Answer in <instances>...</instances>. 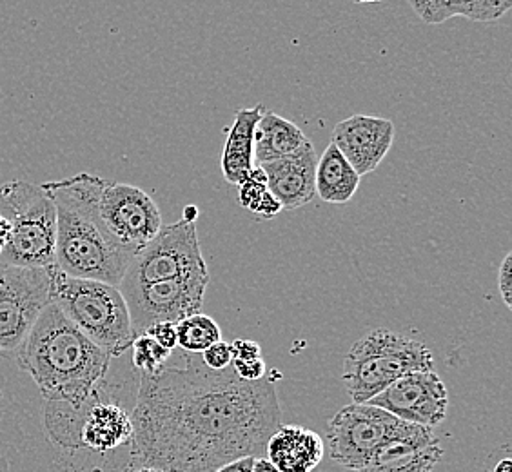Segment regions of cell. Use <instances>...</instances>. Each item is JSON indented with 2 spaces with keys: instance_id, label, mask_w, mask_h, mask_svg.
<instances>
[{
  "instance_id": "cell-15",
  "label": "cell",
  "mask_w": 512,
  "mask_h": 472,
  "mask_svg": "<svg viewBox=\"0 0 512 472\" xmlns=\"http://www.w3.org/2000/svg\"><path fill=\"white\" fill-rule=\"evenodd\" d=\"M444 456V447L433 429L418 427L378 447L360 472H433Z\"/></svg>"
},
{
  "instance_id": "cell-29",
  "label": "cell",
  "mask_w": 512,
  "mask_h": 472,
  "mask_svg": "<svg viewBox=\"0 0 512 472\" xmlns=\"http://www.w3.org/2000/svg\"><path fill=\"white\" fill-rule=\"evenodd\" d=\"M498 289L505 305L512 309V253L503 256L502 266L498 269Z\"/></svg>"
},
{
  "instance_id": "cell-1",
  "label": "cell",
  "mask_w": 512,
  "mask_h": 472,
  "mask_svg": "<svg viewBox=\"0 0 512 472\" xmlns=\"http://www.w3.org/2000/svg\"><path fill=\"white\" fill-rule=\"evenodd\" d=\"M133 454L144 467L213 472L244 456L264 458L282 425L276 385L246 382L233 367L213 371L198 360L184 369L142 374L131 414Z\"/></svg>"
},
{
  "instance_id": "cell-33",
  "label": "cell",
  "mask_w": 512,
  "mask_h": 472,
  "mask_svg": "<svg viewBox=\"0 0 512 472\" xmlns=\"http://www.w3.org/2000/svg\"><path fill=\"white\" fill-rule=\"evenodd\" d=\"M0 472H11L10 462L2 453H0Z\"/></svg>"
},
{
  "instance_id": "cell-5",
  "label": "cell",
  "mask_w": 512,
  "mask_h": 472,
  "mask_svg": "<svg viewBox=\"0 0 512 472\" xmlns=\"http://www.w3.org/2000/svg\"><path fill=\"white\" fill-rule=\"evenodd\" d=\"M433 367V353L422 342L389 329H373L345 356V389L353 404H367L405 374Z\"/></svg>"
},
{
  "instance_id": "cell-31",
  "label": "cell",
  "mask_w": 512,
  "mask_h": 472,
  "mask_svg": "<svg viewBox=\"0 0 512 472\" xmlns=\"http://www.w3.org/2000/svg\"><path fill=\"white\" fill-rule=\"evenodd\" d=\"M253 472H280L276 469L273 463L267 460L266 456L264 458H256L255 467H253Z\"/></svg>"
},
{
  "instance_id": "cell-27",
  "label": "cell",
  "mask_w": 512,
  "mask_h": 472,
  "mask_svg": "<svg viewBox=\"0 0 512 472\" xmlns=\"http://www.w3.org/2000/svg\"><path fill=\"white\" fill-rule=\"evenodd\" d=\"M233 371L238 378L246 380V382H258L267 376V367L264 358L251 360V362H231Z\"/></svg>"
},
{
  "instance_id": "cell-26",
  "label": "cell",
  "mask_w": 512,
  "mask_h": 472,
  "mask_svg": "<svg viewBox=\"0 0 512 472\" xmlns=\"http://www.w3.org/2000/svg\"><path fill=\"white\" fill-rule=\"evenodd\" d=\"M144 335L151 336L155 342H158L171 353L178 345L177 324H171V322L151 325Z\"/></svg>"
},
{
  "instance_id": "cell-16",
  "label": "cell",
  "mask_w": 512,
  "mask_h": 472,
  "mask_svg": "<svg viewBox=\"0 0 512 472\" xmlns=\"http://www.w3.org/2000/svg\"><path fill=\"white\" fill-rule=\"evenodd\" d=\"M266 458L280 472H311L324 460V438L302 425H280L267 440Z\"/></svg>"
},
{
  "instance_id": "cell-22",
  "label": "cell",
  "mask_w": 512,
  "mask_h": 472,
  "mask_svg": "<svg viewBox=\"0 0 512 472\" xmlns=\"http://www.w3.org/2000/svg\"><path fill=\"white\" fill-rule=\"evenodd\" d=\"M238 202L244 209L262 218H275L284 211L269 191L266 175L260 168L251 169L244 182L238 184Z\"/></svg>"
},
{
  "instance_id": "cell-17",
  "label": "cell",
  "mask_w": 512,
  "mask_h": 472,
  "mask_svg": "<svg viewBox=\"0 0 512 472\" xmlns=\"http://www.w3.org/2000/svg\"><path fill=\"white\" fill-rule=\"evenodd\" d=\"M266 108L258 104L255 108H240L235 111V120L227 129L226 144L220 157V169L227 184L238 186L255 168L253 148L255 129Z\"/></svg>"
},
{
  "instance_id": "cell-24",
  "label": "cell",
  "mask_w": 512,
  "mask_h": 472,
  "mask_svg": "<svg viewBox=\"0 0 512 472\" xmlns=\"http://www.w3.org/2000/svg\"><path fill=\"white\" fill-rule=\"evenodd\" d=\"M169 356H171V351L164 349L148 335L135 336V340L131 344L133 365L140 371V374H157L160 369H164Z\"/></svg>"
},
{
  "instance_id": "cell-30",
  "label": "cell",
  "mask_w": 512,
  "mask_h": 472,
  "mask_svg": "<svg viewBox=\"0 0 512 472\" xmlns=\"http://www.w3.org/2000/svg\"><path fill=\"white\" fill-rule=\"evenodd\" d=\"M255 460L256 458L253 456H244V458H238L233 462L224 463L222 467H218L217 471L213 472H253Z\"/></svg>"
},
{
  "instance_id": "cell-20",
  "label": "cell",
  "mask_w": 512,
  "mask_h": 472,
  "mask_svg": "<svg viewBox=\"0 0 512 472\" xmlns=\"http://www.w3.org/2000/svg\"><path fill=\"white\" fill-rule=\"evenodd\" d=\"M425 24H444L462 17L473 22H494L512 8V0H409Z\"/></svg>"
},
{
  "instance_id": "cell-8",
  "label": "cell",
  "mask_w": 512,
  "mask_h": 472,
  "mask_svg": "<svg viewBox=\"0 0 512 472\" xmlns=\"http://www.w3.org/2000/svg\"><path fill=\"white\" fill-rule=\"evenodd\" d=\"M418 427L422 425L404 422L375 405H345L331 418L327 429L331 460L360 472L378 447L398 436L413 434Z\"/></svg>"
},
{
  "instance_id": "cell-32",
  "label": "cell",
  "mask_w": 512,
  "mask_h": 472,
  "mask_svg": "<svg viewBox=\"0 0 512 472\" xmlns=\"http://www.w3.org/2000/svg\"><path fill=\"white\" fill-rule=\"evenodd\" d=\"M493 472H512V462L509 458H503L500 462L494 465Z\"/></svg>"
},
{
  "instance_id": "cell-25",
  "label": "cell",
  "mask_w": 512,
  "mask_h": 472,
  "mask_svg": "<svg viewBox=\"0 0 512 472\" xmlns=\"http://www.w3.org/2000/svg\"><path fill=\"white\" fill-rule=\"evenodd\" d=\"M202 362L213 371H224L227 367H231V362H233L231 347L227 342L220 340L217 344L207 347L206 351L202 353Z\"/></svg>"
},
{
  "instance_id": "cell-7",
  "label": "cell",
  "mask_w": 512,
  "mask_h": 472,
  "mask_svg": "<svg viewBox=\"0 0 512 472\" xmlns=\"http://www.w3.org/2000/svg\"><path fill=\"white\" fill-rule=\"evenodd\" d=\"M197 218V206H188L178 222L162 226L148 246L131 258L120 286H142L177 276L207 273L198 242Z\"/></svg>"
},
{
  "instance_id": "cell-21",
  "label": "cell",
  "mask_w": 512,
  "mask_h": 472,
  "mask_svg": "<svg viewBox=\"0 0 512 472\" xmlns=\"http://www.w3.org/2000/svg\"><path fill=\"white\" fill-rule=\"evenodd\" d=\"M360 178L335 144H329L316 164V195L327 204H347L355 197Z\"/></svg>"
},
{
  "instance_id": "cell-18",
  "label": "cell",
  "mask_w": 512,
  "mask_h": 472,
  "mask_svg": "<svg viewBox=\"0 0 512 472\" xmlns=\"http://www.w3.org/2000/svg\"><path fill=\"white\" fill-rule=\"evenodd\" d=\"M133 422L131 414L113 402H95L80 429V445L95 453H109L131 442Z\"/></svg>"
},
{
  "instance_id": "cell-34",
  "label": "cell",
  "mask_w": 512,
  "mask_h": 472,
  "mask_svg": "<svg viewBox=\"0 0 512 472\" xmlns=\"http://www.w3.org/2000/svg\"><path fill=\"white\" fill-rule=\"evenodd\" d=\"M129 472H168V471H162V469H157V467H138V469H133V471Z\"/></svg>"
},
{
  "instance_id": "cell-11",
  "label": "cell",
  "mask_w": 512,
  "mask_h": 472,
  "mask_svg": "<svg viewBox=\"0 0 512 472\" xmlns=\"http://www.w3.org/2000/svg\"><path fill=\"white\" fill-rule=\"evenodd\" d=\"M97 213L111 240L133 256L164 226L157 202L146 191L106 178L100 186Z\"/></svg>"
},
{
  "instance_id": "cell-3",
  "label": "cell",
  "mask_w": 512,
  "mask_h": 472,
  "mask_svg": "<svg viewBox=\"0 0 512 472\" xmlns=\"http://www.w3.org/2000/svg\"><path fill=\"white\" fill-rule=\"evenodd\" d=\"M104 178L80 173L42 184L57 217L55 267L64 275L120 286L133 255L117 246L100 222L97 198Z\"/></svg>"
},
{
  "instance_id": "cell-35",
  "label": "cell",
  "mask_w": 512,
  "mask_h": 472,
  "mask_svg": "<svg viewBox=\"0 0 512 472\" xmlns=\"http://www.w3.org/2000/svg\"><path fill=\"white\" fill-rule=\"evenodd\" d=\"M358 4H373V2H382V0H355Z\"/></svg>"
},
{
  "instance_id": "cell-14",
  "label": "cell",
  "mask_w": 512,
  "mask_h": 472,
  "mask_svg": "<svg viewBox=\"0 0 512 472\" xmlns=\"http://www.w3.org/2000/svg\"><path fill=\"white\" fill-rule=\"evenodd\" d=\"M316 164L318 155L315 146L307 144L306 148L293 155L269 160L255 168L264 171L267 187L280 202L282 209L295 211L307 206L315 198Z\"/></svg>"
},
{
  "instance_id": "cell-12",
  "label": "cell",
  "mask_w": 512,
  "mask_h": 472,
  "mask_svg": "<svg viewBox=\"0 0 512 472\" xmlns=\"http://www.w3.org/2000/svg\"><path fill=\"white\" fill-rule=\"evenodd\" d=\"M367 404L380 407L404 422L431 429L444 422L449 393L444 380L434 371H413L398 378Z\"/></svg>"
},
{
  "instance_id": "cell-2",
  "label": "cell",
  "mask_w": 512,
  "mask_h": 472,
  "mask_svg": "<svg viewBox=\"0 0 512 472\" xmlns=\"http://www.w3.org/2000/svg\"><path fill=\"white\" fill-rule=\"evenodd\" d=\"M46 402L88 407L99 402L111 356L93 344L57 305L42 309L15 354Z\"/></svg>"
},
{
  "instance_id": "cell-4",
  "label": "cell",
  "mask_w": 512,
  "mask_h": 472,
  "mask_svg": "<svg viewBox=\"0 0 512 472\" xmlns=\"http://www.w3.org/2000/svg\"><path fill=\"white\" fill-rule=\"evenodd\" d=\"M50 300L111 358L128 353L135 340L128 305L117 286L51 271Z\"/></svg>"
},
{
  "instance_id": "cell-10",
  "label": "cell",
  "mask_w": 512,
  "mask_h": 472,
  "mask_svg": "<svg viewBox=\"0 0 512 472\" xmlns=\"http://www.w3.org/2000/svg\"><path fill=\"white\" fill-rule=\"evenodd\" d=\"M50 269L0 266V358H13L50 304Z\"/></svg>"
},
{
  "instance_id": "cell-23",
  "label": "cell",
  "mask_w": 512,
  "mask_h": 472,
  "mask_svg": "<svg viewBox=\"0 0 512 472\" xmlns=\"http://www.w3.org/2000/svg\"><path fill=\"white\" fill-rule=\"evenodd\" d=\"M178 345L188 353L202 354L207 347L222 340V333L217 322L211 316H188L177 324Z\"/></svg>"
},
{
  "instance_id": "cell-28",
  "label": "cell",
  "mask_w": 512,
  "mask_h": 472,
  "mask_svg": "<svg viewBox=\"0 0 512 472\" xmlns=\"http://www.w3.org/2000/svg\"><path fill=\"white\" fill-rule=\"evenodd\" d=\"M229 347L233 362H251L262 358V349L253 340H233Z\"/></svg>"
},
{
  "instance_id": "cell-19",
  "label": "cell",
  "mask_w": 512,
  "mask_h": 472,
  "mask_svg": "<svg viewBox=\"0 0 512 472\" xmlns=\"http://www.w3.org/2000/svg\"><path fill=\"white\" fill-rule=\"evenodd\" d=\"M307 144H311V140L295 122L273 111H264L256 124L253 164L260 166L269 160L293 155L306 148Z\"/></svg>"
},
{
  "instance_id": "cell-9",
  "label": "cell",
  "mask_w": 512,
  "mask_h": 472,
  "mask_svg": "<svg viewBox=\"0 0 512 472\" xmlns=\"http://www.w3.org/2000/svg\"><path fill=\"white\" fill-rule=\"evenodd\" d=\"M207 286L209 271L142 286H120L133 335H144L151 325L178 324L188 316L197 315L204 304Z\"/></svg>"
},
{
  "instance_id": "cell-13",
  "label": "cell",
  "mask_w": 512,
  "mask_h": 472,
  "mask_svg": "<svg viewBox=\"0 0 512 472\" xmlns=\"http://www.w3.org/2000/svg\"><path fill=\"white\" fill-rule=\"evenodd\" d=\"M396 137L393 120L353 115L336 124L331 144L344 155L360 177L373 173L391 151Z\"/></svg>"
},
{
  "instance_id": "cell-6",
  "label": "cell",
  "mask_w": 512,
  "mask_h": 472,
  "mask_svg": "<svg viewBox=\"0 0 512 472\" xmlns=\"http://www.w3.org/2000/svg\"><path fill=\"white\" fill-rule=\"evenodd\" d=\"M0 200L10 209V235L0 251V266L55 267V206L42 186L13 180L0 187Z\"/></svg>"
}]
</instances>
